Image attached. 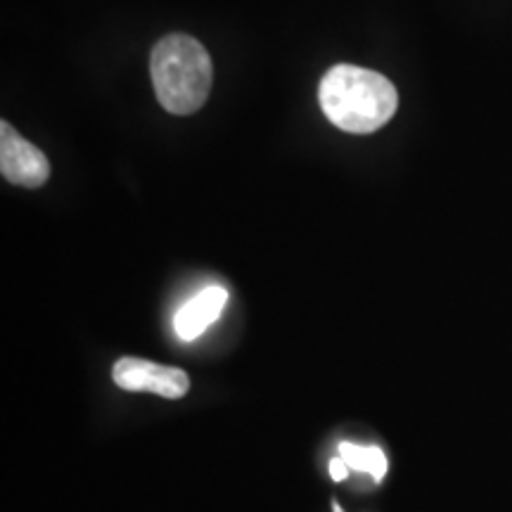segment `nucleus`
<instances>
[{
  "label": "nucleus",
  "mask_w": 512,
  "mask_h": 512,
  "mask_svg": "<svg viewBox=\"0 0 512 512\" xmlns=\"http://www.w3.org/2000/svg\"><path fill=\"white\" fill-rule=\"evenodd\" d=\"M339 456L344 458L351 470H361L373 475L375 482H382L387 472V456L377 446H356V444H339Z\"/></svg>",
  "instance_id": "nucleus-6"
},
{
  "label": "nucleus",
  "mask_w": 512,
  "mask_h": 512,
  "mask_svg": "<svg viewBox=\"0 0 512 512\" xmlns=\"http://www.w3.org/2000/svg\"><path fill=\"white\" fill-rule=\"evenodd\" d=\"M228 302V292L223 287H207V290L192 297L181 311L176 313V335L190 342L197 339L204 330L221 316L223 306Z\"/></svg>",
  "instance_id": "nucleus-5"
},
{
  "label": "nucleus",
  "mask_w": 512,
  "mask_h": 512,
  "mask_svg": "<svg viewBox=\"0 0 512 512\" xmlns=\"http://www.w3.org/2000/svg\"><path fill=\"white\" fill-rule=\"evenodd\" d=\"M112 380L124 392H147L169 401L183 399L190 389V377L185 370L159 366L155 361L133 356H124L114 363Z\"/></svg>",
  "instance_id": "nucleus-3"
},
{
  "label": "nucleus",
  "mask_w": 512,
  "mask_h": 512,
  "mask_svg": "<svg viewBox=\"0 0 512 512\" xmlns=\"http://www.w3.org/2000/svg\"><path fill=\"white\" fill-rule=\"evenodd\" d=\"M0 174L12 185L29 190L41 188L50 178L48 157L19 136L10 121H0Z\"/></svg>",
  "instance_id": "nucleus-4"
},
{
  "label": "nucleus",
  "mask_w": 512,
  "mask_h": 512,
  "mask_svg": "<svg viewBox=\"0 0 512 512\" xmlns=\"http://www.w3.org/2000/svg\"><path fill=\"white\" fill-rule=\"evenodd\" d=\"M150 76L159 105L169 114L185 117L207 102L214 67L207 48L188 34H169L152 48Z\"/></svg>",
  "instance_id": "nucleus-2"
},
{
  "label": "nucleus",
  "mask_w": 512,
  "mask_h": 512,
  "mask_svg": "<svg viewBox=\"0 0 512 512\" xmlns=\"http://www.w3.org/2000/svg\"><path fill=\"white\" fill-rule=\"evenodd\" d=\"M318 102L339 131L366 136L392 121L399 93L380 72L356 64H335L320 79Z\"/></svg>",
  "instance_id": "nucleus-1"
},
{
  "label": "nucleus",
  "mask_w": 512,
  "mask_h": 512,
  "mask_svg": "<svg viewBox=\"0 0 512 512\" xmlns=\"http://www.w3.org/2000/svg\"><path fill=\"white\" fill-rule=\"evenodd\" d=\"M347 475H349V465L344 463V458H342V456L332 458V463H330V477L335 479V482H344V479H347Z\"/></svg>",
  "instance_id": "nucleus-7"
}]
</instances>
